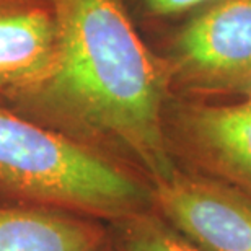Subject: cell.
<instances>
[{
    "label": "cell",
    "mask_w": 251,
    "mask_h": 251,
    "mask_svg": "<svg viewBox=\"0 0 251 251\" xmlns=\"http://www.w3.org/2000/svg\"><path fill=\"white\" fill-rule=\"evenodd\" d=\"M51 74L15 111L132 165L152 184L176 170L165 139L172 80L140 39L123 0H54Z\"/></svg>",
    "instance_id": "cell-1"
},
{
    "label": "cell",
    "mask_w": 251,
    "mask_h": 251,
    "mask_svg": "<svg viewBox=\"0 0 251 251\" xmlns=\"http://www.w3.org/2000/svg\"><path fill=\"white\" fill-rule=\"evenodd\" d=\"M0 201L104 224L155 209L153 184L135 167L3 106Z\"/></svg>",
    "instance_id": "cell-2"
},
{
    "label": "cell",
    "mask_w": 251,
    "mask_h": 251,
    "mask_svg": "<svg viewBox=\"0 0 251 251\" xmlns=\"http://www.w3.org/2000/svg\"><path fill=\"white\" fill-rule=\"evenodd\" d=\"M165 61L172 88L250 97L251 0H219L198 10Z\"/></svg>",
    "instance_id": "cell-3"
},
{
    "label": "cell",
    "mask_w": 251,
    "mask_h": 251,
    "mask_svg": "<svg viewBox=\"0 0 251 251\" xmlns=\"http://www.w3.org/2000/svg\"><path fill=\"white\" fill-rule=\"evenodd\" d=\"M163 124L178 168L251 196V97L235 103L170 97Z\"/></svg>",
    "instance_id": "cell-4"
},
{
    "label": "cell",
    "mask_w": 251,
    "mask_h": 251,
    "mask_svg": "<svg viewBox=\"0 0 251 251\" xmlns=\"http://www.w3.org/2000/svg\"><path fill=\"white\" fill-rule=\"evenodd\" d=\"M155 210L202 251H251V196L178 168L153 184Z\"/></svg>",
    "instance_id": "cell-5"
},
{
    "label": "cell",
    "mask_w": 251,
    "mask_h": 251,
    "mask_svg": "<svg viewBox=\"0 0 251 251\" xmlns=\"http://www.w3.org/2000/svg\"><path fill=\"white\" fill-rule=\"evenodd\" d=\"M57 57L56 15L43 7H0V95L10 101L51 74Z\"/></svg>",
    "instance_id": "cell-6"
},
{
    "label": "cell",
    "mask_w": 251,
    "mask_h": 251,
    "mask_svg": "<svg viewBox=\"0 0 251 251\" xmlns=\"http://www.w3.org/2000/svg\"><path fill=\"white\" fill-rule=\"evenodd\" d=\"M108 225L64 210L0 204V251H98Z\"/></svg>",
    "instance_id": "cell-7"
},
{
    "label": "cell",
    "mask_w": 251,
    "mask_h": 251,
    "mask_svg": "<svg viewBox=\"0 0 251 251\" xmlns=\"http://www.w3.org/2000/svg\"><path fill=\"white\" fill-rule=\"evenodd\" d=\"M108 232L116 251H202L155 209L108 224Z\"/></svg>",
    "instance_id": "cell-8"
},
{
    "label": "cell",
    "mask_w": 251,
    "mask_h": 251,
    "mask_svg": "<svg viewBox=\"0 0 251 251\" xmlns=\"http://www.w3.org/2000/svg\"><path fill=\"white\" fill-rule=\"evenodd\" d=\"M214 2L219 0H142V5L153 17H175L179 13L201 10Z\"/></svg>",
    "instance_id": "cell-9"
},
{
    "label": "cell",
    "mask_w": 251,
    "mask_h": 251,
    "mask_svg": "<svg viewBox=\"0 0 251 251\" xmlns=\"http://www.w3.org/2000/svg\"><path fill=\"white\" fill-rule=\"evenodd\" d=\"M108 233H109V232H108ZM98 251H116V248H114V247H113V243H111V238H109V237H108V240H106V243H104V245H103V247H101V248H100Z\"/></svg>",
    "instance_id": "cell-10"
}]
</instances>
